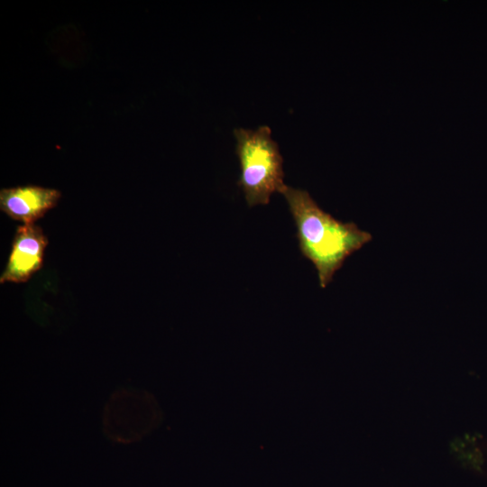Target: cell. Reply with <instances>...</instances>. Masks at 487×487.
Wrapping results in <instances>:
<instances>
[{
	"label": "cell",
	"mask_w": 487,
	"mask_h": 487,
	"mask_svg": "<svg viewBox=\"0 0 487 487\" xmlns=\"http://www.w3.org/2000/svg\"><path fill=\"white\" fill-rule=\"evenodd\" d=\"M281 194L296 224L300 252L315 266L319 286L325 289L345 261L372 235L325 212L304 189L286 186Z\"/></svg>",
	"instance_id": "6da1fadb"
},
{
	"label": "cell",
	"mask_w": 487,
	"mask_h": 487,
	"mask_svg": "<svg viewBox=\"0 0 487 487\" xmlns=\"http://www.w3.org/2000/svg\"><path fill=\"white\" fill-rule=\"evenodd\" d=\"M234 134L241 168L238 184L246 203L250 207L267 205L273 193L281 194L287 186L283 159L271 131L268 125H262L256 130L237 128Z\"/></svg>",
	"instance_id": "7a4b0ae2"
},
{
	"label": "cell",
	"mask_w": 487,
	"mask_h": 487,
	"mask_svg": "<svg viewBox=\"0 0 487 487\" xmlns=\"http://www.w3.org/2000/svg\"><path fill=\"white\" fill-rule=\"evenodd\" d=\"M160 420L161 410L152 394L135 388H121L105 407L103 427L111 440L130 444L148 435Z\"/></svg>",
	"instance_id": "3957f363"
},
{
	"label": "cell",
	"mask_w": 487,
	"mask_h": 487,
	"mask_svg": "<svg viewBox=\"0 0 487 487\" xmlns=\"http://www.w3.org/2000/svg\"><path fill=\"white\" fill-rule=\"evenodd\" d=\"M48 239L39 225L17 227L9 258L0 276V283H23L42 266Z\"/></svg>",
	"instance_id": "277c9868"
},
{
	"label": "cell",
	"mask_w": 487,
	"mask_h": 487,
	"mask_svg": "<svg viewBox=\"0 0 487 487\" xmlns=\"http://www.w3.org/2000/svg\"><path fill=\"white\" fill-rule=\"evenodd\" d=\"M60 197L58 189L36 185L5 188L0 190V209L23 225H32L53 208Z\"/></svg>",
	"instance_id": "5b68a950"
}]
</instances>
